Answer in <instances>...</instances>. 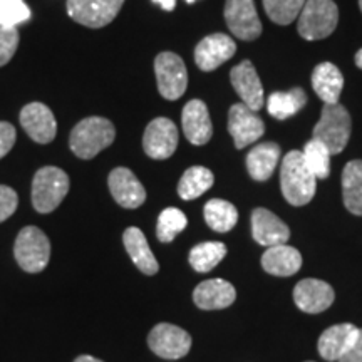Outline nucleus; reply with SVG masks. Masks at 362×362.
Listing matches in <instances>:
<instances>
[{
	"label": "nucleus",
	"instance_id": "1",
	"mask_svg": "<svg viewBox=\"0 0 362 362\" xmlns=\"http://www.w3.org/2000/svg\"><path fill=\"white\" fill-rule=\"evenodd\" d=\"M280 188L284 198L293 206H304L315 197L317 178L307 166L304 153L288 151L280 168Z\"/></svg>",
	"mask_w": 362,
	"mask_h": 362
},
{
	"label": "nucleus",
	"instance_id": "2",
	"mask_svg": "<svg viewBox=\"0 0 362 362\" xmlns=\"http://www.w3.org/2000/svg\"><path fill=\"white\" fill-rule=\"evenodd\" d=\"M116 138V128L106 117L90 116L79 121L71 131V151L81 160H93L103 149L111 146Z\"/></svg>",
	"mask_w": 362,
	"mask_h": 362
},
{
	"label": "nucleus",
	"instance_id": "3",
	"mask_svg": "<svg viewBox=\"0 0 362 362\" xmlns=\"http://www.w3.org/2000/svg\"><path fill=\"white\" fill-rule=\"evenodd\" d=\"M351 115L341 104H325L320 112L319 123L314 128V136L329 149L330 155H339L347 146L351 138Z\"/></svg>",
	"mask_w": 362,
	"mask_h": 362
},
{
	"label": "nucleus",
	"instance_id": "4",
	"mask_svg": "<svg viewBox=\"0 0 362 362\" xmlns=\"http://www.w3.org/2000/svg\"><path fill=\"white\" fill-rule=\"evenodd\" d=\"M69 193V176L57 166H44L33 180V205L39 214H51Z\"/></svg>",
	"mask_w": 362,
	"mask_h": 362
},
{
	"label": "nucleus",
	"instance_id": "5",
	"mask_svg": "<svg viewBox=\"0 0 362 362\" xmlns=\"http://www.w3.org/2000/svg\"><path fill=\"white\" fill-rule=\"evenodd\" d=\"M337 22L339 8L334 0H307L298 16L297 30L302 39L320 40L336 30Z\"/></svg>",
	"mask_w": 362,
	"mask_h": 362
},
{
	"label": "nucleus",
	"instance_id": "6",
	"mask_svg": "<svg viewBox=\"0 0 362 362\" xmlns=\"http://www.w3.org/2000/svg\"><path fill=\"white\" fill-rule=\"evenodd\" d=\"M13 255L22 270L39 274L47 267L51 259V242L37 226H25L17 235Z\"/></svg>",
	"mask_w": 362,
	"mask_h": 362
},
{
	"label": "nucleus",
	"instance_id": "7",
	"mask_svg": "<svg viewBox=\"0 0 362 362\" xmlns=\"http://www.w3.org/2000/svg\"><path fill=\"white\" fill-rule=\"evenodd\" d=\"M158 90L168 101H176L188 88V71L185 61L175 52H160L155 59Z\"/></svg>",
	"mask_w": 362,
	"mask_h": 362
},
{
	"label": "nucleus",
	"instance_id": "8",
	"mask_svg": "<svg viewBox=\"0 0 362 362\" xmlns=\"http://www.w3.org/2000/svg\"><path fill=\"white\" fill-rule=\"evenodd\" d=\"M123 4L124 0H67V13L81 25L101 29L116 19Z\"/></svg>",
	"mask_w": 362,
	"mask_h": 362
},
{
	"label": "nucleus",
	"instance_id": "9",
	"mask_svg": "<svg viewBox=\"0 0 362 362\" xmlns=\"http://www.w3.org/2000/svg\"><path fill=\"white\" fill-rule=\"evenodd\" d=\"M148 346L163 359H181L192 349V336L178 325L163 322L151 329L148 336Z\"/></svg>",
	"mask_w": 362,
	"mask_h": 362
},
{
	"label": "nucleus",
	"instance_id": "10",
	"mask_svg": "<svg viewBox=\"0 0 362 362\" xmlns=\"http://www.w3.org/2000/svg\"><path fill=\"white\" fill-rule=\"evenodd\" d=\"M178 148V128L168 117H156L146 126L143 149L151 160H168Z\"/></svg>",
	"mask_w": 362,
	"mask_h": 362
},
{
	"label": "nucleus",
	"instance_id": "11",
	"mask_svg": "<svg viewBox=\"0 0 362 362\" xmlns=\"http://www.w3.org/2000/svg\"><path fill=\"white\" fill-rule=\"evenodd\" d=\"M225 21L237 39L255 40L262 35V22L253 0H226Z\"/></svg>",
	"mask_w": 362,
	"mask_h": 362
},
{
	"label": "nucleus",
	"instance_id": "12",
	"mask_svg": "<svg viewBox=\"0 0 362 362\" xmlns=\"http://www.w3.org/2000/svg\"><path fill=\"white\" fill-rule=\"evenodd\" d=\"M228 133L232 134L235 148L243 149L264 136L265 124L255 111L243 103H238L228 111Z\"/></svg>",
	"mask_w": 362,
	"mask_h": 362
},
{
	"label": "nucleus",
	"instance_id": "13",
	"mask_svg": "<svg viewBox=\"0 0 362 362\" xmlns=\"http://www.w3.org/2000/svg\"><path fill=\"white\" fill-rule=\"evenodd\" d=\"M237 52V44L226 34L216 33L206 35L198 42L194 49V62L202 71L211 72L223 64V62L232 59Z\"/></svg>",
	"mask_w": 362,
	"mask_h": 362
},
{
	"label": "nucleus",
	"instance_id": "14",
	"mask_svg": "<svg viewBox=\"0 0 362 362\" xmlns=\"http://www.w3.org/2000/svg\"><path fill=\"white\" fill-rule=\"evenodd\" d=\"M230 81L235 93L242 99L245 106L250 107L252 111H260L265 104L264 86L260 83L259 74H257L255 66L250 61H242L230 72Z\"/></svg>",
	"mask_w": 362,
	"mask_h": 362
},
{
	"label": "nucleus",
	"instance_id": "15",
	"mask_svg": "<svg viewBox=\"0 0 362 362\" xmlns=\"http://www.w3.org/2000/svg\"><path fill=\"white\" fill-rule=\"evenodd\" d=\"M336 292L327 282L317 279L300 280L293 288V302L302 312L320 314L334 304Z\"/></svg>",
	"mask_w": 362,
	"mask_h": 362
},
{
	"label": "nucleus",
	"instance_id": "16",
	"mask_svg": "<svg viewBox=\"0 0 362 362\" xmlns=\"http://www.w3.org/2000/svg\"><path fill=\"white\" fill-rule=\"evenodd\" d=\"M21 124L29 138L39 144L52 143L57 134L56 117L42 103H30L22 107Z\"/></svg>",
	"mask_w": 362,
	"mask_h": 362
},
{
	"label": "nucleus",
	"instance_id": "17",
	"mask_svg": "<svg viewBox=\"0 0 362 362\" xmlns=\"http://www.w3.org/2000/svg\"><path fill=\"white\" fill-rule=\"evenodd\" d=\"M110 192L115 202L119 206L134 210L146 202V189L141 181L136 178V175L128 168H115L107 178Z\"/></svg>",
	"mask_w": 362,
	"mask_h": 362
},
{
	"label": "nucleus",
	"instance_id": "18",
	"mask_svg": "<svg viewBox=\"0 0 362 362\" xmlns=\"http://www.w3.org/2000/svg\"><path fill=\"white\" fill-rule=\"evenodd\" d=\"M181 124L187 139L194 146H203L214 136V124H211L210 112L206 104L200 99H192L185 104L181 112Z\"/></svg>",
	"mask_w": 362,
	"mask_h": 362
},
{
	"label": "nucleus",
	"instance_id": "19",
	"mask_svg": "<svg viewBox=\"0 0 362 362\" xmlns=\"http://www.w3.org/2000/svg\"><path fill=\"white\" fill-rule=\"evenodd\" d=\"M252 235L259 245H284L291 238V228L267 208H255L252 211Z\"/></svg>",
	"mask_w": 362,
	"mask_h": 362
},
{
	"label": "nucleus",
	"instance_id": "20",
	"mask_svg": "<svg viewBox=\"0 0 362 362\" xmlns=\"http://www.w3.org/2000/svg\"><path fill=\"white\" fill-rule=\"evenodd\" d=\"M359 327L354 324H337L332 327L325 329L322 336L319 337V354L322 359L329 362H337L341 357L351 349L352 344L359 336Z\"/></svg>",
	"mask_w": 362,
	"mask_h": 362
},
{
	"label": "nucleus",
	"instance_id": "21",
	"mask_svg": "<svg viewBox=\"0 0 362 362\" xmlns=\"http://www.w3.org/2000/svg\"><path fill=\"white\" fill-rule=\"evenodd\" d=\"M237 298V291L223 279L205 280L194 288L193 302L202 310H220L230 307Z\"/></svg>",
	"mask_w": 362,
	"mask_h": 362
},
{
	"label": "nucleus",
	"instance_id": "22",
	"mask_svg": "<svg viewBox=\"0 0 362 362\" xmlns=\"http://www.w3.org/2000/svg\"><path fill=\"white\" fill-rule=\"evenodd\" d=\"M262 267L275 277H291L302 267V255L297 248L288 245L269 247L262 255Z\"/></svg>",
	"mask_w": 362,
	"mask_h": 362
},
{
	"label": "nucleus",
	"instance_id": "23",
	"mask_svg": "<svg viewBox=\"0 0 362 362\" xmlns=\"http://www.w3.org/2000/svg\"><path fill=\"white\" fill-rule=\"evenodd\" d=\"M312 88L324 104H337L344 88L341 69L332 62H320L312 72Z\"/></svg>",
	"mask_w": 362,
	"mask_h": 362
},
{
	"label": "nucleus",
	"instance_id": "24",
	"mask_svg": "<svg viewBox=\"0 0 362 362\" xmlns=\"http://www.w3.org/2000/svg\"><path fill=\"white\" fill-rule=\"evenodd\" d=\"M123 243L126 252H128L129 259L133 260V264L138 267L143 274L146 275H155L160 270L158 260L153 255L151 248L148 245V240L144 237V233L138 226H129L124 230L123 233Z\"/></svg>",
	"mask_w": 362,
	"mask_h": 362
},
{
	"label": "nucleus",
	"instance_id": "25",
	"mask_svg": "<svg viewBox=\"0 0 362 362\" xmlns=\"http://www.w3.org/2000/svg\"><path fill=\"white\" fill-rule=\"evenodd\" d=\"M280 161V146L277 143L269 141L257 144L247 155L248 175L255 181H267L274 175Z\"/></svg>",
	"mask_w": 362,
	"mask_h": 362
},
{
	"label": "nucleus",
	"instance_id": "26",
	"mask_svg": "<svg viewBox=\"0 0 362 362\" xmlns=\"http://www.w3.org/2000/svg\"><path fill=\"white\" fill-rule=\"evenodd\" d=\"M344 206L352 215L362 216V160L349 161L342 171Z\"/></svg>",
	"mask_w": 362,
	"mask_h": 362
},
{
	"label": "nucleus",
	"instance_id": "27",
	"mask_svg": "<svg viewBox=\"0 0 362 362\" xmlns=\"http://www.w3.org/2000/svg\"><path fill=\"white\" fill-rule=\"evenodd\" d=\"M215 176L205 166H192L185 171L178 183V194L181 200L192 202L206 193L214 187Z\"/></svg>",
	"mask_w": 362,
	"mask_h": 362
},
{
	"label": "nucleus",
	"instance_id": "28",
	"mask_svg": "<svg viewBox=\"0 0 362 362\" xmlns=\"http://www.w3.org/2000/svg\"><path fill=\"white\" fill-rule=\"evenodd\" d=\"M203 216H205L206 225L211 230L218 233H226L237 225L238 210L230 202L214 198V200L206 202L205 208H203Z\"/></svg>",
	"mask_w": 362,
	"mask_h": 362
},
{
	"label": "nucleus",
	"instance_id": "29",
	"mask_svg": "<svg viewBox=\"0 0 362 362\" xmlns=\"http://www.w3.org/2000/svg\"><path fill=\"white\" fill-rule=\"evenodd\" d=\"M307 104V94L302 88H293L285 93H274L269 98V112L275 119L284 121L297 115Z\"/></svg>",
	"mask_w": 362,
	"mask_h": 362
},
{
	"label": "nucleus",
	"instance_id": "30",
	"mask_svg": "<svg viewBox=\"0 0 362 362\" xmlns=\"http://www.w3.org/2000/svg\"><path fill=\"white\" fill-rule=\"evenodd\" d=\"M226 255V247L221 242H203L189 250L188 262L200 274L214 270Z\"/></svg>",
	"mask_w": 362,
	"mask_h": 362
},
{
	"label": "nucleus",
	"instance_id": "31",
	"mask_svg": "<svg viewBox=\"0 0 362 362\" xmlns=\"http://www.w3.org/2000/svg\"><path fill=\"white\" fill-rule=\"evenodd\" d=\"M188 218L183 211L178 208H166L163 210L160 216H158V226H156V237L163 243H170L187 228Z\"/></svg>",
	"mask_w": 362,
	"mask_h": 362
},
{
	"label": "nucleus",
	"instance_id": "32",
	"mask_svg": "<svg viewBox=\"0 0 362 362\" xmlns=\"http://www.w3.org/2000/svg\"><path fill=\"white\" fill-rule=\"evenodd\" d=\"M307 0H264V8L272 22L291 25L300 16Z\"/></svg>",
	"mask_w": 362,
	"mask_h": 362
},
{
	"label": "nucleus",
	"instance_id": "33",
	"mask_svg": "<svg viewBox=\"0 0 362 362\" xmlns=\"http://www.w3.org/2000/svg\"><path fill=\"white\" fill-rule=\"evenodd\" d=\"M304 158L307 166L312 173L315 175L317 180H325L329 178L330 175V153L329 149L324 146L322 143L317 141V139L312 138L310 141H307L304 148Z\"/></svg>",
	"mask_w": 362,
	"mask_h": 362
},
{
	"label": "nucleus",
	"instance_id": "34",
	"mask_svg": "<svg viewBox=\"0 0 362 362\" xmlns=\"http://www.w3.org/2000/svg\"><path fill=\"white\" fill-rule=\"evenodd\" d=\"M30 11L24 0H0V25H13L25 22Z\"/></svg>",
	"mask_w": 362,
	"mask_h": 362
},
{
	"label": "nucleus",
	"instance_id": "35",
	"mask_svg": "<svg viewBox=\"0 0 362 362\" xmlns=\"http://www.w3.org/2000/svg\"><path fill=\"white\" fill-rule=\"evenodd\" d=\"M19 47V30L13 25H0V67L6 66Z\"/></svg>",
	"mask_w": 362,
	"mask_h": 362
},
{
	"label": "nucleus",
	"instance_id": "36",
	"mask_svg": "<svg viewBox=\"0 0 362 362\" xmlns=\"http://www.w3.org/2000/svg\"><path fill=\"white\" fill-rule=\"evenodd\" d=\"M17 205H19V197L11 187L0 185V223L16 214Z\"/></svg>",
	"mask_w": 362,
	"mask_h": 362
},
{
	"label": "nucleus",
	"instance_id": "37",
	"mask_svg": "<svg viewBox=\"0 0 362 362\" xmlns=\"http://www.w3.org/2000/svg\"><path fill=\"white\" fill-rule=\"evenodd\" d=\"M16 128L7 121H0V160L7 155L16 144Z\"/></svg>",
	"mask_w": 362,
	"mask_h": 362
},
{
	"label": "nucleus",
	"instance_id": "38",
	"mask_svg": "<svg viewBox=\"0 0 362 362\" xmlns=\"http://www.w3.org/2000/svg\"><path fill=\"white\" fill-rule=\"evenodd\" d=\"M337 362H362V329L359 330V336H357L356 342L352 344L351 349Z\"/></svg>",
	"mask_w": 362,
	"mask_h": 362
},
{
	"label": "nucleus",
	"instance_id": "39",
	"mask_svg": "<svg viewBox=\"0 0 362 362\" xmlns=\"http://www.w3.org/2000/svg\"><path fill=\"white\" fill-rule=\"evenodd\" d=\"M153 2L158 4L161 8H165L166 12H171L176 7V0H153Z\"/></svg>",
	"mask_w": 362,
	"mask_h": 362
},
{
	"label": "nucleus",
	"instance_id": "40",
	"mask_svg": "<svg viewBox=\"0 0 362 362\" xmlns=\"http://www.w3.org/2000/svg\"><path fill=\"white\" fill-rule=\"evenodd\" d=\"M74 362H103V361L96 359V357H93V356H79V357H76Z\"/></svg>",
	"mask_w": 362,
	"mask_h": 362
},
{
	"label": "nucleus",
	"instance_id": "41",
	"mask_svg": "<svg viewBox=\"0 0 362 362\" xmlns=\"http://www.w3.org/2000/svg\"><path fill=\"white\" fill-rule=\"evenodd\" d=\"M354 61H356V66L359 67V69H362V49H359V51L356 52V57H354Z\"/></svg>",
	"mask_w": 362,
	"mask_h": 362
},
{
	"label": "nucleus",
	"instance_id": "42",
	"mask_svg": "<svg viewBox=\"0 0 362 362\" xmlns=\"http://www.w3.org/2000/svg\"><path fill=\"white\" fill-rule=\"evenodd\" d=\"M193 2H197V0H187V4H193Z\"/></svg>",
	"mask_w": 362,
	"mask_h": 362
},
{
	"label": "nucleus",
	"instance_id": "43",
	"mask_svg": "<svg viewBox=\"0 0 362 362\" xmlns=\"http://www.w3.org/2000/svg\"><path fill=\"white\" fill-rule=\"evenodd\" d=\"M359 7H361V12H362V0H359Z\"/></svg>",
	"mask_w": 362,
	"mask_h": 362
},
{
	"label": "nucleus",
	"instance_id": "44",
	"mask_svg": "<svg viewBox=\"0 0 362 362\" xmlns=\"http://www.w3.org/2000/svg\"><path fill=\"white\" fill-rule=\"evenodd\" d=\"M307 362H314V361H307Z\"/></svg>",
	"mask_w": 362,
	"mask_h": 362
}]
</instances>
